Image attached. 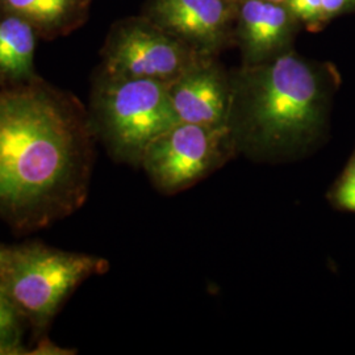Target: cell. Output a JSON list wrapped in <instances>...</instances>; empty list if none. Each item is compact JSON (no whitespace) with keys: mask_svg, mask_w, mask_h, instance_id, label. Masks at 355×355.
<instances>
[{"mask_svg":"<svg viewBox=\"0 0 355 355\" xmlns=\"http://www.w3.org/2000/svg\"><path fill=\"white\" fill-rule=\"evenodd\" d=\"M12 253V248H6V246L0 245V279L4 277L7 268L11 263Z\"/></svg>","mask_w":355,"mask_h":355,"instance_id":"obj_18","label":"cell"},{"mask_svg":"<svg viewBox=\"0 0 355 355\" xmlns=\"http://www.w3.org/2000/svg\"><path fill=\"white\" fill-rule=\"evenodd\" d=\"M296 20L286 3L240 0L237 36L245 64H258L286 51Z\"/></svg>","mask_w":355,"mask_h":355,"instance_id":"obj_9","label":"cell"},{"mask_svg":"<svg viewBox=\"0 0 355 355\" xmlns=\"http://www.w3.org/2000/svg\"><path fill=\"white\" fill-rule=\"evenodd\" d=\"M31 354L64 355L73 354V352H71V350L64 352V349L55 346V345L51 343V341H42V343H38L37 347H36L33 352H31Z\"/></svg>","mask_w":355,"mask_h":355,"instance_id":"obj_17","label":"cell"},{"mask_svg":"<svg viewBox=\"0 0 355 355\" xmlns=\"http://www.w3.org/2000/svg\"><path fill=\"white\" fill-rule=\"evenodd\" d=\"M91 140L44 89L0 91V218L32 230L76 211L89 192Z\"/></svg>","mask_w":355,"mask_h":355,"instance_id":"obj_1","label":"cell"},{"mask_svg":"<svg viewBox=\"0 0 355 355\" xmlns=\"http://www.w3.org/2000/svg\"><path fill=\"white\" fill-rule=\"evenodd\" d=\"M202 57L207 55H200L164 29L132 26L120 32L111 44L105 74L168 85Z\"/></svg>","mask_w":355,"mask_h":355,"instance_id":"obj_6","label":"cell"},{"mask_svg":"<svg viewBox=\"0 0 355 355\" xmlns=\"http://www.w3.org/2000/svg\"><path fill=\"white\" fill-rule=\"evenodd\" d=\"M237 153L229 127L178 123L153 141L141 167L157 190L174 195L215 173Z\"/></svg>","mask_w":355,"mask_h":355,"instance_id":"obj_5","label":"cell"},{"mask_svg":"<svg viewBox=\"0 0 355 355\" xmlns=\"http://www.w3.org/2000/svg\"><path fill=\"white\" fill-rule=\"evenodd\" d=\"M296 23H302L309 29H318L325 24L322 13V0H286Z\"/></svg>","mask_w":355,"mask_h":355,"instance_id":"obj_13","label":"cell"},{"mask_svg":"<svg viewBox=\"0 0 355 355\" xmlns=\"http://www.w3.org/2000/svg\"><path fill=\"white\" fill-rule=\"evenodd\" d=\"M329 198L337 208L355 212V153L343 175L330 191Z\"/></svg>","mask_w":355,"mask_h":355,"instance_id":"obj_12","label":"cell"},{"mask_svg":"<svg viewBox=\"0 0 355 355\" xmlns=\"http://www.w3.org/2000/svg\"><path fill=\"white\" fill-rule=\"evenodd\" d=\"M35 44L33 31L23 19L0 21V70L17 79L31 76Z\"/></svg>","mask_w":355,"mask_h":355,"instance_id":"obj_10","label":"cell"},{"mask_svg":"<svg viewBox=\"0 0 355 355\" xmlns=\"http://www.w3.org/2000/svg\"><path fill=\"white\" fill-rule=\"evenodd\" d=\"M271 1H278V3H286V0H271Z\"/></svg>","mask_w":355,"mask_h":355,"instance_id":"obj_19","label":"cell"},{"mask_svg":"<svg viewBox=\"0 0 355 355\" xmlns=\"http://www.w3.org/2000/svg\"><path fill=\"white\" fill-rule=\"evenodd\" d=\"M6 3L13 11L42 24L57 21L71 6V0H6Z\"/></svg>","mask_w":355,"mask_h":355,"instance_id":"obj_11","label":"cell"},{"mask_svg":"<svg viewBox=\"0 0 355 355\" xmlns=\"http://www.w3.org/2000/svg\"><path fill=\"white\" fill-rule=\"evenodd\" d=\"M178 123L166 83L107 76L98 96V133L116 162L141 167L153 141Z\"/></svg>","mask_w":355,"mask_h":355,"instance_id":"obj_3","label":"cell"},{"mask_svg":"<svg viewBox=\"0 0 355 355\" xmlns=\"http://www.w3.org/2000/svg\"><path fill=\"white\" fill-rule=\"evenodd\" d=\"M21 318L0 279V334L21 331Z\"/></svg>","mask_w":355,"mask_h":355,"instance_id":"obj_14","label":"cell"},{"mask_svg":"<svg viewBox=\"0 0 355 355\" xmlns=\"http://www.w3.org/2000/svg\"><path fill=\"white\" fill-rule=\"evenodd\" d=\"M232 82L229 130L254 161H287L309 150L327 123L328 82L316 64L284 51L245 64Z\"/></svg>","mask_w":355,"mask_h":355,"instance_id":"obj_2","label":"cell"},{"mask_svg":"<svg viewBox=\"0 0 355 355\" xmlns=\"http://www.w3.org/2000/svg\"><path fill=\"white\" fill-rule=\"evenodd\" d=\"M232 11L229 0H154L152 6L157 26L207 57L225 45Z\"/></svg>","mask_w":355,"mask_h":355,"instance_id":"obj_8","label":"cell"},{"mask_svg":"<svg viewBox=\"0 0 355 355\" xmlns=\"http://www.w3.org/2000/svg\"><path fill=\"white\" fill-rule=\"evenodd\" d=\"M24 354H29V352L21 343V331L0 334V355Z\"/></svg>","mask_w":355,"mask_h":355,"instance_id":"obj_15","label":"cell"},{"mask_svg":"<svg viewBox=\"0 0 355 355\" xmlns=\"http://www.w3.org/2000/svg\"><path fill=\"white\" fill-rule=\"evenodd\" d=\"M179 123L229 127L232 82L211 57H202L167 85Z\"/></svg>","mask_w":355,"mask_h":355,"instance_id":"obj_7","label":"cell"},{"mask_svg":"<svg viewBox=\"0 0 355 355\" xmlns=\"http://www.w3.org/2000/svg\"><path fill=\"white\" fill-rule=\"evenodd\" d=\"M108 267V261L96 255L32 243L13 248L1 282L20 316L44 328L82 282L102 275Z\"/></svg>","mask_w":355,"mask_h":355,"instance_id":"obj_4","label":"cell"},{"mask_svg":"<svg viewBox=\"0 0 355 355\" xmlns=\"http://www.w3.org/2000/svg\"><path fill=\"white\" fill-rule=\"evenodd\" d=\"M355 8V0H322V13L325 23L333 17L349 12Z\"/></svg>","mask_w":355,"mask_h":355,"instance_id":"obj_16","label":"cell"}]
</instances>
